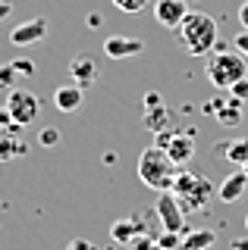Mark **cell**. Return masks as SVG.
I'll return each instance as SVG.
<instances>
[{
	"instance_id": "6da1fadb",
	"label": "cell",
	"mask_w": 248,
	"mask_h": 250,
	"mask_svg": "<svg viewBox=\"0 0 248 250\" xmlns=\"http://www.w3.org/2000/svg\"><path fill=\"white\" fill-rule=\"evenodd\" d=\"M176 31H179L185 50L192 57H211V50L217 47V22H214V16H207L201 10L185 13V19L179 22Z\"/></svg>"
},
{
	"instance_id": "7a4b0ae2",
	"label": "cell",
	"mask_w": 248,
	"mask_h": 250,
	"mask_svg": "<svg viewBox=\"0 0 248 250\" xmlns=\"http://www.w3.org/2000/svg\"><path fill=\"white\" fill-rule=\"evenodd\" d=\"M176 175H179V166L170 160V153L164 147L151 144L148 150H142V156H138V178H142V185H148L151 191H170Z\"/></svg>"
},
{
	"instance_id": "3957f363",
	"label": "cell",
	"mask_w": 248,
	"mask_h": 250,
	"mask_svg": "<svg viewBox=\"0 0 248 250\" xmlns=\"http://www.w3.org/2000/svg\"><path fill=\"white\" fill-rule=\"evenodd\" d=\"M207 78H211L214 88H232L236 82L248 78V62L242 53L226 50V44H217L211 50V60H207Z\"/></svg>"
},
{
	"instance_id": "277c9868",
	"label": "cell",
	"mask_w": 248,
	"mask_h": 250,
	"mask_svg": "<svg viewBox=\"0 0 248 250\" xmlns=\"http://www.w3.org/2000/svg\"><path fill=\"white\" fill-rule=\"evenodd\" d=\"M170 191L176 194V200L182 203L185 213H198V209L207 207V200L214 197L217 188L211 185V178H204V175H195V172H179Z\"/></svg>"
},
{
	"instance_id": "5b68a950",
	"label": "cell",
	"mask_w": 248,
	"mask_h": 250,
	"mask_svg": "<svg viewBox=\"0 0 248 250\" xmlns=\"http://www.w3.org/2000/svg\"><path fill=\"white\" fill-rule=\"evenodd\" d=\"M6 109H10V116H13V125L25 128V125H32L38 119V113H41V100H38L32 91L13 88L10 97H6Z\"/></svg>"
},
{
	"instance_id": "8992f818",
	"label": "cell",
	"mask_w": 248,
	"mask_h": 250,
	"mask_svg": "<svg viewBox=\"0 0 248 250\" xmlns=\"http://www.w3.org/2000/svg\"><path fill=\"white\" fill-rule=\"evenodd\" d=\"M157 216H160V225H164V231H176V234H185V209L182 203L176 200L173 191H160L157 197Z\"/></svg>"
},
{
	"instance_id": "52a82bcc",
	"label": "cell",
	"mask_w": 248,
	"mask_h": 250,
	"mask_svg": "<svg viewBox=\"0 0 248 250\" xmlns=\"http://www.w3.org/2000/svg\"><path fill=\"white\" fill-rule=\"evenodd\" d=\"M44 35H48V19L35 16V19H25L22 25H16L10 31V44L13 47H32L38 41H44Z\"/></svg>"
},
{
	"instance_id": "ba28073f",
	"label": "cell",
	"mask_w": 248,
	"mask_h": 250,
	"mask_svg": "<svg viewBox=\"0 0 248 250\" xmlns=\"http://www.w3.org/2000/svg\"><path fill=\"white\" fill-rule=\"evenodd\" d=\"M189 13V3L185 0H154V19L160 22L164 28H179V22Z\"/></svg>"
},
{
	"instance_id": "9c48e42d",
	"label": "cell",
	"mask_w": 248,
	"mask_h": 250,
	"mask_svg": "<svg viewBox=\"0 0 248 250\" xmlns=\"http://www.w3.org/2000/svg\"><path fill=\"white\" fill-rule=\"evenodd\" d=\"M145 50L142 38H129V35H110L104 41V53L110 60H126V57H138Z\"/></svg>"
},
{
	"instance_id": "30bf717a",
	"label": "cell",
	"mask_w": 248,
	"mask_h": 250,
	"mask_svg": "<svg viewBox=\"0 0 248 250\" xmlns=\"http://www.w3.org/2000/svg\"><path fill=\"white\" fill-rule=\"evenodd\" d=\"M138 234H148V229H145V216H138V213L126 216V219H116V222L110 225V238L116 241V244H132Z\"/></svg>"
},
{
	"instance_id": "8fae6325",
	"label": "cell",
	"mask_w": 248,
	"mask_h": 250,
	"mask_svg": "<svg viewBox=\"0 0 248 250\" xmlns=\"http://www.w3.org/2000/svg\"><path fill=\"white\" fill-rule=\"evenodd\" d=\"M164 150L170 153V160H173L176 166H185V163L195 156V138H192L189 131H173V138H170V144Z\"/></svg>"
},
{
	"instance_id": "7c38bea8",
	"label": "cell",
	"mask_w": 248,
	"mask_h": 250,
	"mask_svg": "<svg viewBox=\"0 0 248 250\" xmlns=\"http://www.w3.org/2000/svg\"><path fill=\"white\" fill-rule=\"evenodd\" d=\"M69 75H73V82L79 84V88H91V84L98 82V60L95 57H75L69 62Z\"/></svg>"
},
{
	"instance_id": "4fadbf2b",
	"label": "cell",
	"mask_w": 248,
	"mask_h": 250,
	"mask_svg": "<svg viewBox=\"0 0 248 250\" xmlns=\"http://www.w3.org/2000/svg\"><path fill=\"white\" fill-rule=\"evenodd\" d=\"M245 188H248V175L239 169V172H232V175L223 178V185L217 188V197H220L223 203H236V200H242Z\"/></svg>"
},
{
	"instance_id": "5bb4252c",
	"label": "cell",
	"mask_w": 248,
	"mask_h": 250,
	"mask_svg": "<svg viewBox=\"0 0 248 250\" xmlns=\"http://www.w3.org/2000/svg\"><path fill=\"white\" fill-rule=\"evenodd\" d=\"M53 106L60 109V113H75V109L82 106V88L79 84H60L57 91H53Z\"/></svg>"
},
{
	"instance_id": "9a60e30c",
	"label": "cell",
	"mask_w": 248,
	"mask_h": 250,
	"mask_svg": "<svg viewBox=\"0 0 248 250\" xmlns=\"http://www.w3.org/2000/svg\"><path fill=\"white\" fill-rule=\"evenodd\" d=\"M16 131H19V125H13V128L0 131V163L13 160V156H22V153L28 150L25 141H19V138H16Z\"/></svg>"
},
{
	"instance_id": "2e32d148",
	"label": "cell",
	"mask_w": 248,
	"mask_h": 250,
	"mask_svg": "<svg viewBox=\"0 0 248 250\" xmlns=\"http://www.w3.org/2000/svg\"><path fill=\"white\" fill-rule=\"evenodd\" d=\"M217 241V234L211 229H201V231H185L182 234V250H211Z\"/></svg>"
},
{
	"instance_id": "e0dca14e",
	"label": "cell",
	"mask_w": 248,
	"mask_h": 250,
	"mask_svg": "<svg viewBox=\"0 0 248 250\" xmlns=\"http://www.w3.org/2000/svg\"><path fill=\"white\" fill-rule=\"evenodd\" d=\"M217 150L226 153V160H232L236 166H242L248 160V138H239V141H229V144H217Z\"/></svg>"
},
{
	"instance_id": "ac0fdd59",
	"label": "cell",
	"mask_w": 248,
	"mask_h": 250,
	"mask_svg": "<svg viewBox=\"0 0 248 250\" xmlns=\"http://www.w3.org/2000/svg\"><path fill=\"white\" fill-rule=\"evenodd\" d=\"M148 128H154V131H164L167 128V122H170V113L164 109V104L160 106H148Z\"/></svg>"
},
{
	"instance_id": "d6986e66",
	"label": "cell",
	"mask_w": 248,
	"mask_h": 250,
	"mask_svg": "<svg viewBox=\"0 0 248 250\" xmlns=\"http://www.w3.org/2000/svg\"><path fill=\"white\" fill-rule=\"evenodd\" d=\"M16 78H19V72L10 66V62H3V66H0V88L13 91V88H16Z\"/></svg>"
},
{
	"instance_id": "ffe728a7",
	"label": "cell",
	"mask_w": 248,
	"mask_h": 250,
	"mask_svg": "<svg viewBox=\"0 0 248 250\" xmlns=\"http://www.w3.org/2000/svg\"><path fill=\"white\" fill-rule=\"evenodd\" d=\"M157 244L164 247V250H182V234H176V231H164L157 238Z\"/></svg>"
},
{
	"instance_id": "44dd1931",
	"label": "cell",
	"mask_w": 248,
	"mask_h": 250,
	"mask_svg": "<svg viewBox=\"0 0 248 250\" xmlns=\"http://www.w3.org/2000/svg\"><path fill=\"white\" fill-rule=\"evenodd\" d=\"M10 66L13 69H16V72H19V78H28V75H35V62L32 60H22V57H16V60H10Z\"/></svg>"
},
{
	"instance_id": "7402d4cb",
	"label": "cell",
	"mask_w": 248,
	"mask_h": 250,
	"mask_svg": "<svg viewBox=\"0 0 248 250\" xmlns=\"http://www.w3.org/2000/svg\"><path fill=\"white\" fill-rule=\"evenodd\" d=\"M113 6L123 13H142L148 6V0H113Z\"/></svg>"
},
{
	"instance_id": "603a6c76",
	"label": "cell",
	"mask_w": 248,
	"mask_h": 250,
	"mask_svg": "<svg viewBox=\"0 0 248 250\" xmlns=\"http://www.w3.org/2000/svg\"><path fill=\"white\" fill-rule=\"evenodd\" d=\"M38 144H41V147L60 144V131H57V128H41V135H38Z\"/></svg>"
},
{
	"instance_id": "cb8c5ba5",
	"label": "cell",
	"mask_w": 248,
	"mask_h": 250,
	"mask_svg": "<svg viewBox=\"0 0 248 250\" xmlns=\"http://www.w3.org/2000/svg\"><path fill=\"white\" fill-rule=\"evenodd\" d=\"M154 244H157V238H151V234H138L129 247H132V250H151Z\"/></svg>"
},
{
	"instance_id": "d4e9b609",
	"label": "cell",
	"mask_w": 248,
	"mask_h": 250,
	"mask_svg": "<svg viewBox=\"0 0 248 250\" xmlns=\"http://www.w3.org/2000/svg\"><path fill=\"white\" fill-rule=\"evenodd\" d=\"M229 97H236V100H245L248 97V78H242V82H236L229 88Z\"/></svg>"
},
{
	"instance_id": "484cf974",
	"label": "cell",
	"mask_w": 248,
	"mask_h": 250,
	"mask_svg": "<svg viewBox=\"0 0 248 250\" xmlns=\"http://www.w3.org/2000/svg\"><path fill=\"white\" fill-rule=\"evenodd\" d=\"M66 250H98L91 241H85V238H75V241H69L66 244Z\"/></svg>"
},
{
	"instance_id": "4316f807",
	"label": "cell",
	"mask_w": 248,
	"mask_h": 250,
	"mask_svg": "<svg viewBox=\"0 0 248 250\" xmlns=\"http://www.w3.org/2000/svg\"><path fill=\"white\" fill-rule=\"evenodd\" d=\"M6 128H13V116H10V109L3 104L0 106V131H6Z\"/></svg>"
},
{
	"instance_id": "83f0119b",
	"label": "cell",
	"mask_w": 248,
	"mask_h": 250,
	"mask_svg": "<svg viewBox=\"0 0 248 250\" xmlns=\"http://www.w3.org/2000/svg\"><path fill=\"white\" fill-rule=\"evenodd\" d=\"M10 13H13V0H0V22H3Z\"/></svg>"
},
{
	"instance_id": "f1b7e54d",
	"label": "cell",
	"mask_w": 248,
	"mask_h": 250,
	"mask_svg": "<svg viewBox=\"0 0 248 250\" xmlns=\"http://www.w3.org/2000/svg\"><path fill=\"white\" fill-rule=\"evenodd\" d=\"M239 25H242V28H248V0H245L242 6H239Z\"/></svg>"
},
{
	"instance_id": "f546056e",
	"label": "cell",
	"mask_w": 248,
	"mask_h": 250,
	"mask_svg": "<svg viewBox=\"0 0 248 250\" xmlns=\"http://www.w3.org/2000/svg\"><path fill=\"white\" fill-rule=\"evenodd\" d=\"M145 106H160V94H148V97H145Z\"/></svg>"
},
{
	"instance_id": "4dcf8cb0",
	"label": "cell",
	"mask_w": 248,
	"mask_h": 250,
	"mask_svg": "<svg viewBox=\"0 0 248 250\" xmlns=\"http://www.w3.org/2000/svg\"><path fill=\"white\" fill-rule=\"evenodd\" d=\"M232 250H248V241L245 238H236V241H232Z\"/></svg>"
},
{
	"instance_id": "1f68e13d",
	"label": "cell",
	"mask_w": 248,
	"mask_h": 250,
	"mask_svg": "<svg viewBox=\"0 0 248 250\" xmlns=\"http://www.w3.org/2000/svg\"><path fill=\"white\" fill-rule=\"evenodd\" d=\"M98 25H100V16L91 13V16H88V28H98Z\"/></svg>"
},
{
	"instance_id": "d6a6232c",
	"label": "cell",
	"mask_w": 248,
	"mask_h": 250,
	"mask_svg": "<svg viewBox=\"0 0 248 250\" xmlns=\"http://www.w3.org/2000/svg\"><path fill=\"white\" fill-rule=\"evenodd\" d=\"M242 172H245V175H248V160H245V163H242Z\"/></svg>"
},
{
	"instance_id": "836d02e7",
	"label": "cell",
	"mask_w": 248,
	"mask_h": 250,
	"mask_svg": "<svg viewBox=\"0 0 248 250\" xmlns=\"http://www.w3.org/2000/svg\"><path fill=\"white\" fill-rule=\"evenodd\" d=\"M151 250H164V247H160V244H154V247H151Z\"/></svg>"
},
{
	"instance_id": "e575fe53",
	"label": "cell",
	"mask_w": 248,
	"mask_h": 250,
	"mask_svg": "<svg viewBox=\"0 0 248 250\" xmlns=\"http://www.w3.org/2000/svg\"><path fill=\"white\" fill-rule=\"evenodd\" d=\"M245 229H248V213H245Z\"/></svg>"
},
{
	"instance_id": "d590c367",
	"label": "cell",
	"mask_w": 248,
	"mask_h": 250,
	"mask_svg": "<svg viewBox=\"0 0 248 250\" xmlns=\"http://www.w3.org/2000/svg\"><path fill=\"white\" fill-rule=\"evenodd\" d=\"M185 3H189V0H185Z\"/></svg>"
}]
</instances>
